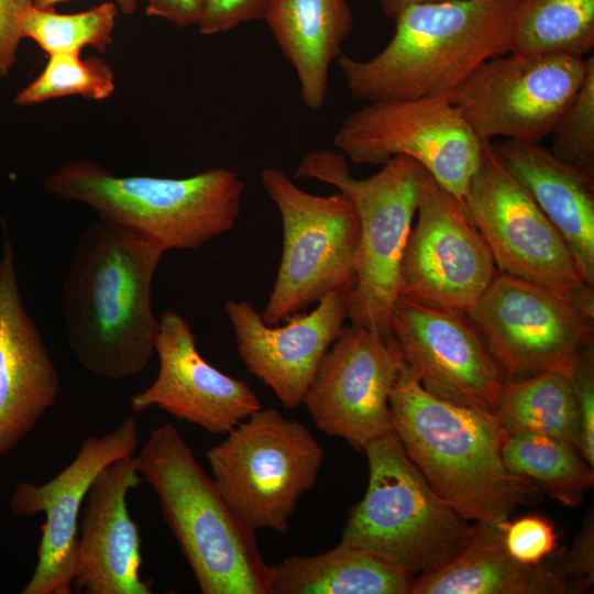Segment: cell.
Listing matches in <instances>:
<instances>
[{"label":"cell","mask_w":594,"mask_h":594,"mask_svg":"<svg viewBox=\"0 0 594 594\" xmlns=\"http://www.w3.org/2000/svg\"><path fill=\"white\" fill-rule=\"evenodd\" d=\"M165 251L103 220L80 235L62 284L65 334L89 373L120 381L155 353L152 283Z\"/></svg>","instance_id":"cell-1"},{"label":"cell","mask_w":594,"mask_h":594,"mask_svg":"<svg viewBox=\"0 0 594 594\" xmlns=\"http://www.w3.org/2000/svg\"><path fill=\"white\" fill-rule=\"evenodd\" d=\"M503 461L510 474L531 482L565 506L582 504L594 484V466L576 449L549 437L508 435Z\"/></svg>","instance_id":"cell-28"},{"label":"cell","mask_w":594,"mask_h":594,"mask_svg":"<svg viewBox=\"0 0 594 594\" xmlns=\"http://www.w3.org/2000/svg\"><path fill=\"white\" fill-rule=\"evenodd\" d=\"M113 91L112 70L101 58L81 59L80 54H54L48 56L41 74L20 90L15 103L32 106L67 96L103 100Z\"/></svg>","instance_id":"cell-30"},{"label":"cell","mask_w":594,"mask_h":594,"mask_svg":"<svg viewBox=\"0 0 594 594\" xmlns=\"http://www.w3.org/2000/svg\"><path fill=\"white\" fill-rule=\"evenodd\" d=\"M518 2L449 0L404 9L380 53L337 59L349 92L366 103L448 97L484 62L510 52Z\"/></svg>","instance_id":"cell-3"},{"label":"cell","mask_w":594,"mask_h":594,"mask_svg":"<svg viewBox=\"0 0 594 594\" xmlns=\"http://www.w3.org/2000/svg\"><path fill=\"white\" fill-rule=\"evenodd\" d=\"M402 260L399 295L466 316L497 274L463 199L427 172Z\"/></svg>","instance_id":"cell-14"},{"label":"cell","mask_w":594,"mask_h":594,"mask_svg":"<svg viewBox=\"0 0 594 594\" xmlns=\"http://www.w3.org/2000/svg\"><path fill=\"white\" fill-rule=\"evenodd\" d=\"M139 444L138 421L129 417L103 436H91L74 460L43 484L21 482L9 506L18 516L45 515L34 572L22 594H70L75 574L78 518L87 492L100 471L133 457Z\"/></svg>","instance_id":"cell-17"},{"label":"cell","mask_w":594,"mask_h":594,"mask_svg":"<svg viewBox=\"0 0 594 594\" xmlns=\"http://www.w3.org/2000/svg\"><path fill=\"white\" fill-rule=\"evenodd\" d=\"M35 0H0V76L14 66L22 37L21 23Z\"/></svg>","instance_id":"cell-36"},{"label":"cell","mask_w":594,"mask_h":594,"mask_svg":"<svg viewBox=\"0 0 594 594\" xmlns=\"http://www.w3.org/2000/svg\"><path fill=\"white\" fill-rule=\"evenodd\" d=\"M332 142L355 164L384 165L395 156L410 157L460 198L482 150L448 97L369 102L342 121Z\"/></svg>","instance_id":"cell-11"},{"label":"cell","mask_w":594,"mask_h":594,"mask_svg":"<svg viewBox=\"0 0 594 594\" xmlns=\"http://www.w3.org/2000/svg\"><path fill=\"white\" fill-rule=\"evenodd\" d=\"M155 381L130 399L133 411L158 407L215 435H226L262 408L248 383L231 377L199 353L187 320L174 310L160 317Z\"/></svg>","instance_id":"cell-18"},{"label":"cell","mask_w":594,"mask_h":594,"mask_svg":"<svg viewBox=\"0 0 594 594\" xmlns=\"http://www.w3.org/2000/svg\"><path fill=\"white\" fill-rule=\"evenodd\" d=\"M588 58L507 53L480 65L449 96L481 142L550 136L587 72Z\"/></svg>","instance_id":"cell-12"},{"label":"cell","mask_w":594,"mask_h":594,"mask_svg":"<svg viewBox=\"0 0 594 594\" xmlns=\"http://www.w3.org/2000/svg\"><path fill=\"white\" fill-rule=\"evenodd\" d=\"M272 569L271 594H409L415 578L342 541L323 553L289 556Z\"/></svg>","instance_id":"cell-25"},{"label":"cell","mask_w":594,"mask_h":594,"mask_svg":"<svg viewBox=\"0 0 594 594\" xmlns=\"http://www.w3.org/2000/svg\"><path fill=\"white\" fill-rule=\"evenodd\" d=\"M495 415L508 435L544 436L580 452V415L569 375L543 372L505 380Z\"/></svg>","instance_id":"cell-26"},{"label":"cell","mask_w":594,"mask_h":594,"mask_svg":"<svg viewBox=\"0 0 594 594\" xmlns=\"http://www.w3.org/2000/svg\"><path fill=\"white\" fill-rule=\"evenodd\" d=\"M8 239L0 261V457L15 449L55 404L61 382L19 290Z\"/></svg>","instance_id":"cell-21"},{"label":"cell","mask_w":594,"mask_h":594,"mask_svg":"<svg viewBox=\"0 0 594 594\" xmlns=\"http://www.w3.org/2000/svg\"><path fill=\"white\" fill-rule=\"evenodd\" d=\"M134 461L155 491L163 519L201 593L271 594L273 569L255 531L230 510L173 425L152 430Z\"/></svg>","instance_id":"cell-4"},{"label":"cell","mask_w":594,"mask_h":594,"mask_svg":"<svg viewBox=\"0 0 594 594\" xmlns=\"http://www.w3.org/2000/svg\"><path fill=\"white\" fill-rule=\"evenodd\" d=\"M462 199L498 272L562 293L590 286L559 231L492 142H482L479 166Z\"/></svg>","instance_id":"cell-13"},{"label":"cell","mask_w":594,"mask_h":594,"mask_svg":"<svg viewBox=\"0 0 594 594\" xmlns=\"http://www.w3.org/2000/svg\"><path fill=\"white\" fill-rule=\"evenodd\" d=\"M293 66L305 106L326 102L331 64L351 33L354 19L346 0H272L264 19Z\"/></svg>","instance_id":"cell-24"},{"label":"cell","mask_w":594,"mask_h":594,"mask_svg":"<svg viewBox=\"0 0 594 594\" xmlns=\"http://www.w3.org/2000/svg\"><path fill=\"white\" fill-rule=\"evenodd\" d=\"M261 183L283 223V252L277 275L261 314L274 326L318 302L331 292L355 284L360 220L341 193L312 195L282 169L265 167Z\"/></svg>","instance_id":"cell-9"},{"label":"cell","mask_w":594,"mask_h":594,"mask_svg":"<svg viewBox=\"0 0 594 594\" xmlns=\"http://www.w3.org/2000/svg\"><path fill=\"white\" fill-rule=\"evenodd\" d=\"M492 145L570 249L583 282L594 285V178L564 164L538 142Z\"/></svg>","instance_id":"cell-22"},{"label":"cell","mask_w":594,"mask_h":594,"mask_svg":"<svg viewBox=\"0 0 594 594\" xmlns=\"http://www.w3.org/2000/svg\"><path fill=\"white\" fill-rule=\"evenodd\" d=\"M587 348L571 373L581 424V455L594 466V353Z\"/></svg>","instance_id":"cell-34"},{"label":"cell","mask_w":594,"mask_h":594,"mask_svg":"<svg viewBox=\"0 0 594 594\" xmlns=\"http://www.w3.org/2000/svg\"><path fill=\"white\" fill-rule=\"evenodd\" d=\"M272 0H205L198 29L204 35L228 32L251 21L264 20Z\"/></svg>","instance_id":"cell-33"},{"label":"cell","mask_w":594,"mask_h":594,"mask_svg":"<svg viewBox=\"0 0 594 594\" xmlns=\"http://www.w3.org/2000/svg\"><path fill=\"white\" fill-rule=\"evenodd\" d=\"M134 455L105 468L92 481L77 539L73 590L86 594H150L140 576L141 539L127 497L139 486Z\"/></svg>","instance_id":"cell-20"},{"label":"cell","mask_w":594,"mask_h":594,"mask_svg":"<svg viewBox=\"0 0 594 594\" xmlns=\"http://www.w3.org/2000/svg\"><path fill=\"white\" fill-rule=\"evenodd\" d=\"M317 304L279 327L265 323L246 300L224 305L241 360L286 408L301 404L321 359L348 319L346 293H328Z\"/></svg>","instance_id":"cell-19"},{"label":"cell","mask_w":594,"mask_h":594,"mask_svg":"<svg viewBox=\"0 0 594 594\" xmlns=\"http://www.w3.org/2000/svg\"><path fill=\"white\" fill-rule=\"evenodd\" d=\"M594 47V0H519L510 52L582 57Z\"/></svg>","instance_id":"cell-27"},{"label":"cell","mask_w":594,"mask_h":594,"mask_svg":"<svg viewBox=\"0 0 594 594\" xmlns=\"http://www.w3.org/2000/svg\"><path fill=\"white\" fill-rule=\"evenodd\" d=\"M70 1V0H35L34 6L40 9H48L54 8L55 4ZM113 3L120 9V11L124 14H132L138 6L140 0H112Z\"/></svg>","instance_id":"cell-39"},{"label":"cell","mask_w":594,"mask_h":594,"mask_svg":"<svg viewBox=\"0 0 594 594\" xmlns=\"http://www.w3.org/2000/svg\"><path fill=\"white\" fill-rule=\"evenodd\" d=\"M391 337L405 367L428 393L495 413L506 378L466 316L398 297Z\"/></svg>","instance_id":"cell-16"},{"label":"cell","mask_w":594,"mask_h":594,"mask_svg":"<svg viewBox=\"0 0 594 594\" xmlns=\"http://www.w3.org/2000/svg\"><path fill=\"white\" fill-rule=\"evenodd\" d=\"M560 565H526L506 550L496 524L475 522L460 549L443 564L414 578L409 594L566 593Z\"/></svg>","instance_id":"cell-23"},{"label":"cell","mask_w":594,"mask_h":594,"mask_svg":"<svg viewBox=\"0 0 594 594\" xmlns=\"http://www.w3.org/2000/svg\"><path fill=\"white\" fill-rule=\"evenodd\" d=\"M118 10L113 2L70 14L33 6L22 19L21 34L33 40L48 56L80 54L86 46L105 53L112 43Z\"/></svg>","instance_id":"cell-29"},{"label":"cell","mask_w":594,"mask_h":594,"mask_svg":"<svg viewBox=\"0 0 594 594\" xmlns=\"http://www.w3.org/2000/svg\"><path fill=\"white\" fill-rule=\"evenodd\" d=\"M207 451L211 477L230 510L251 530L285 535L310 491L324 453L300 422L258 409Z\"/></svg>","instance_id":"cell-8"},{"label":"cell","mask_w":594,"mask_h":594,"mask_svg":"<svg viewBox=\"0 0 594 594\" xmlns=\"http://www.w3.org/2000/svg\"><path fill=\"white\" fill-rule=\"evenodd\" d=\"M508 553L526 565H539L553 553L558 535L554 526L539 515L509 518L496 524Z\"/></svg>","instance_id":"cell-32"},{"label":"cell","mask_w":594,"mask_h":594,"mask_svg":"<svg viewBox=\"0 0 594 594\" xmlns=\"http://www.w3.org/2000/svg\"><path fill=\"white\" fill-rule=\"evenodd\" d=\"M404 367L394 341L343 327L302 398L316 427L355 450L393 431L391 394Z\"/></svg>","instance_id":"cell-15"},{"label":"cell","mask_w":594,"mask_h":594,"mask_svg":"<svg viewBox=\"0 0 594 594\" xmlns=\"http://www.w3.org/2000/svg\"><path fill=\"white\" fill-rule=\"evenodd\" d=\"M364 451L367 488L350 510L341 541L366 549L413 576L443 564L474 525L431 490L394 431L372 440Z\"/></svg>","instance_id":"cell-7"},{"label":"cell","mask_w":594,"mask_h":594,"mask_svg":"<svg viewBox=\"0 0 594 594\" xmlns=\"http://www.w3.org/2000/svg\"><path fill=\"white\" fill-rule=\"evenodd\" d=\"M550 152L564 164L594 178V57L570 105L557 121Z\"/></svg>","instance_id":"cell-31"},{"label":"cell","mask_w":594,"mask_h":594,"mask_svg":"<svg viewBox=\"0 0 594 594\" xmlns=\"http://www.w3.org/2000/svg\"><path fill=\"white\" fill-rule=\"evenodd\" d=\"M441 1L449 0H378V3L383 13L394 20L404 9L410 6Z\"/></svg>","instance_id":"cell-38"},{"label":"cell","mask_w":594,"mask_h":594,"mask_svg":"<svg viewBox=\"0 0 594 594\" xmlns=\"http://www.w3.org/2000/svg\"><path fill=\"white\" fill-rule=\"evenodd\" d=\"M146 14L163 18L178 28L198 24L205 0H145Z\"/></svg>","instance_id":"cell-37"},{"label":"cell","mask_w":594,"mask_h":594,"mask_svg":"<svg viewBox=\"0 0 594 594\" xmlns=\"http://www.w3.org/2000/svg\"><path fill=\"white\" fill-rule=\"evenodd\" d=\"M593 512L587 514L582 531L565 554L560 569L568 582L569 592H584L594 582V525Z\"/></svg>","instance_id":"cell-35"},{"label":"cell","mask_w":594,"mask_h":594,"mask_svg":"<svg viewBox=\"0 0 594 594\" xmlns=\"http://www.w3.org/2000/svg\"><path fill=\"white\" fill-rule=\"evenodd\" d=\"M466 318L506 380L543 372L571 376L593 346V287L562 293L497 272Z\"/></svg>","instance_id":"cell-10"},{"label":"cell","mask_w":594,"mask_h":594,"mask_svg":"<svg viewBox=\"0 0 594 594\" xmlns=\"http://www.w3.org/2000/svg\"><path fill=\"white\" fill-rule=\"evenodd\" d=\"M427 170L395 156L380 172L355 178L346 156L327 148L306 153L294 177L334 186L353 204L360 220L356 279L346 293L351 326L391 340V316L399 295L400 266Z\"/></svg>","instance_id":"cell-6"},{"label":"cell","mask_w":594,"mask_h":594,"mask_svg":"<svg viewBox=\"0 0 594 594\" xmlns=\"http://www.w3.org/2000/svg\"><path fill=\"white\" fill-rule=\"evenodd\" d=\"M393 431L431 490L470 521L497 524L540 491L503 461L495 413L442 400L403 367L391 394Z\"/></svg>","instance_id":"cell-2"},{"label":"cell","mask_w":594,"mask_h":594,"mask_svg":"<svg viewBox=\"0 0 594 594\" xmlns=\"http://www.w3.org/2000/svg\"><path fill=\"white\" fill-rule=\"evenodd\" d=\"M47 194L89 206L101 220L168 250H195L232 230L244 183L228 168L185 178L116 176L101 164L75 160L50 173Z\"/></svg>","instance_id":"cell-5"}]
</instances>
